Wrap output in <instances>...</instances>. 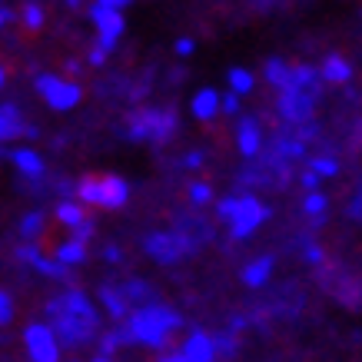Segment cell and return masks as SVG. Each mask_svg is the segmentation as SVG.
Segmentation results:
<instances>
[{
    "label": "cell",
    "mask_w": 362,
    "mask_h": 362,
    "mask_svg": "<svg viewBox=\"0 0 362 362\" xmlns=\"http://www.w3.org/2000/svg\"><path fill=\"white\" fill-rule=\"evenodd\" d=\"M47 319H50V329L57 332L60 346H83L100 329L97 306L80 289H66L64 296L50 299L47 303Z\"/></svg>",
    "instance_id": "obj_1"
},
{
    "label": "cell",
    "mask_w": 362,
    "mask_h": 362,
    "mask_svg": "<svg viewBox=\"0 0 362 362\" xmlns=\"http://www.w3.org/2000/svg\"><path fill=\"white\" fill-rule=\"evenodd\" d=\"M133 332V342H143L150 349H163L166 339L180 329V313H173L163 303H150V306H136L127 319Z\"/></svg>",
    "instance_id": "obj_2"
},
{
    "label": "cell",
    "mask_w": 362,
    "mask_h": 362,
    "mask_svg": "<svg viewBox=\"0 0 362 362\" xmlns=\"http://www.w3.org/2000/svg\"><path fill=\"white\" fill-rule=\"evenodd\" d=\"M216 213H220V220L230 223V233L236 240L252 236L269 220V206H263L256 197H226V199H220Z\"/></svg>",
    "instance_id": "obj_3"
},
{
    "label": "cell",
    "mask_w": 362,
    "mask_h": 362,
    "mask_svg": "<svg viewBox=\"0 0 362 362\" xmlns=\"http://www.w3.org/2000/svg\"><path fill=\"white\" fill-rule=\"evenodd\" d=\"M127 133L130 140H143V143H166L176 133V113L170 107H146L136 110L127 120Z\"/></svg>",
    "instance_id": "obj_4"
},
{
    "label": "cell",
    "mask_w": 362,
    "mask_h": 362,
    "mask_svg": "<svg viewBox=\"0 0 362 362\" xmlns=\"http://www.w3.org/2000/svg\"><path fill=\"white\" fill-rule=\"evenodd\" d=\"M143 250H146V256H150V259H156V263L170 266V263H176V259H183L187 252L197 250V243L189 240L187 233H170V230H163V233H153V236H146Z\"/></svg>",
    "instance_id": "obj_5"
},
{
    "label": "cell",
    "mask_w": 362,
    "mask_h": 362,
    "mask_svg": "<svg viewBox=\"0 0 362 362\" xmlns=\"http://www.w3.org/2000/svg\"><path fill=\"white\" fill-rule=\"evenodd\" d=\"M37 93L44 97V103L50 110H74L80 100H83V90L74 83V80H64V77H54V74H40L37 77Z\"/></svg>",
    "instance_id": "obj_6"
},
{
    "label": "cell",
    "mask_w": 362,
    "mask_h": 362,
    "mask_svg": "<svg viewBox=\"0 0 362 362\" xmlns=\"http://www.w3.org/2000/svg\"><path fill=\"white\" fill-rule=\"evenodd\" d=\"M23 346L30 362H60V339L50 329V322H30L23 329Z\"/></svg>",
    "instance_id": "obj_7"
},
{
    "label": "cell",
    "mask_w": 362,
    "mask_h": 362,
    "mask_svg": "<svg viewBox=\"0 0 362 362\" xmlns=\"http://www.w3.org/2000/svg\"><path fill=\"white\" fill-rule=\"evenodd\" d=\"M90 21H93V27H97V47L110 54L113 47H117V40L123 37V30H127L123 13L110 11V7H103V4L93 0V4H90Z\"/></svg>",
    "instance_id": "obj_8"
},
{
    "label": "cell",
    "mask_w": 362,
    "mask_h": 362,
    "mask_svg": "<svg viewBox=\"0 0 362 362\" xmlns=\"http://www.w3.org/2000/svg\"><path fill=\"white\" fill-rule=\"evenodd\" d=\"M316 110V93L306 90H279V117L286 123H309Z\"/></svg>",
    "instance_id": "obj_9"
},
{
    "label": "cell",
    "mask_w": 362,
    "mask_h": 362,
    "mask_svg": "<svg viewBox=\"0 0 362 362\" xmlns=\"http://www.w3.org/2000/svg\"><path fill=\"white\" fill-rule=\"evenodd\" d=\"M127 199H130V183L123 176H117V173L100 176V206L120 209V206H127Z\"/></svg>",
    "instance_id": "obj_10"
},
{
    "label": "cell",
    "mask_w": 362,
    "mask_h": 362,
    "mask_svg": "<svg viewBox=\"0 0 362 362\" xmlns=\"http://www.w3.org/2000/svg\"><path fill=\"white\" fill-rule=\"evenodd\" d=\"M17 259H23V263H30L37 273H44L47 279H66V266L57 263V259H47L44 252L37 250L33 243H23L21 250H17Z\"/></svg>",
    "instance_id": "obj_11"
},
{
    "label": "cell",
    "mask_w": 362,
    "mask_h": 362,
    "mask_svg": "<svg viewBox=\"0 0 362 362\" xmlns=\"http://www.w3.org/2000/svg\"><path fill=\"white\" fill-rule=\"evenodd\" d=\"M180 352H183L189 362H216L220 359V356H216V342H213V336H206L203 329L189 332L187 342L180 346Z\"/></svg>",
    "instance_id": "obj_12"
},
{
    "label": "cell",
    "mask_w": 362,
    "mask_h": 362,
    "mask_svg": "<svg viewBox=\"0 0 362 362\" xmlns=\"http://www.w3.org/2000/svg\"><path fill=\"white\" fill-rule=\"evenodd\" d=\"M189 110H193V117L203 123H209L216 113H223V93H216L213 87H203L193 93V100H189Z\"/></svg>",
    "instance_id": "obj_13"
},
{
    "label": "cell",
    "mask_w": 362,
    "mask_h": 362,
    "mask_svg": "<svg viewBox=\"0 0 362 362\" xmlns=\"http://www.w3.org/2000/svg\"><path fill=\"white\" fill-rule=\"evenodd\" d=\"M236 146H240L243 156H256L263 150V133H259V123L256 120H243L240 130H236Z\"/></svg>",
    "instance_id": "obj_14"
},
{
    "label": "cell",
    "mask_w": 362,
    "mask_h": 362,
    "mask_svg": "<svg viewBox=\"0 0 362 362\" xmlns=\"http://www.w3.org/2000/svg\"><path fill=\"white\" fill-rule=\"evenodd\" d=\"M100 306L107 309L113 319H127L130 313V299L123 293V286H100Z\"/></svg>",
    "instance_id": "obj_15"
},
{
    "label": "cell",
    "mask_w": 362,
    "mask_h": 362,
    "mask_svg": "<svg viewBox=\"0 0 362 362\" xmlns=\"http://www.w3.org/2000/svg\"><path fill=\"white\" fill-rule=\"evenodd\" d=\"M21 133H27V127H23V117H21V110H17L13 103H0V143H11V140H17Z\"/></svg>",
    "instance_id": "obj_16"
},
{
    "label": "cell",
    "mask_w": 362,
    "mask_h": 362,
    "mask_svg": "<svg viewBox=\"0 0 362 362\" xmlns=\"http://www.w3.org/2000/svg\"><path fill=\"white\" fill-rule=\"evenodd\" d=\"M319 77L326 80V83H349L352 80V64L339 54H329L326 60H322V66H319Z\"/></svg>",
    "instance_id": "obj_17"
},
{
    "label": "cell",
    "mask_w": 362,
    "mask_h": 362,
    "mask_svg": "<svg viewBox=\"0 0 362 362\" xmlns=\"http://www.w3.org/2000/svg\"><path fill=\"white\" fill-rule=\"evenodd\" d=\"M11 160H13V166H17L23 176H40V173L47 170L44 156L37 153V150H30V146H21V150H13Z\"/></svg>",
    "instance_id": "obj_18"
},
{
    "label": "cell",
    "mask_w": 362,
    "mask_h": 362,
    "mask_svg": "<svg viewBox=\"0 0 362 362\" xmlns=\"http://www.w3.org/2000/svg\"><path fill=\"white\" fill-rule=\"evenodd\" d=\"M269 276H273V256H259V259H252L243 269V283L250 286V289H259V286L269 283Z\"/></svg>",
    "instance_id": "obj_19"
},
{
    "label": "cell",
    "mask_w": 362,
    "mask_h": 362,
    "mask_svg": "<svg viewBox=\"0 0 362 362\" xmlns=\"http://www.w3.org/2000/svg\"><path fill=\"white\" fill-rule=\"evenodd\" d=\"M319 70H313L309 64H299L293 66V77H289V83H286L283 90H306V93H316L319 90Z\"/></svg>",
    "instance_id": "obj_20"
},
{
    "label": "cell",
    "mask_w": 362,
    "mask_h": 362,
    "mask_svg": "<svg viewBox=\"0 0 362 362\" xmlns=\"http://www.w3.org/2000/svg\"><path fill=\"white\" fill-rule=\"evenodd\" d=\"M54 259H57V263H64L66 269H70V266H77V263H83V259H87V243H80V240H64L60 246H57Z\"/></svg>",
    "instance_id": "obj_21"
},
{
    "label": "cell",
    "mask_w": 362,
    "mask_h": 362,
    "mask_svg": "<svg viewBox=\"0 0 362 362\" xmlns=\"http://www.w3.org/2000/svg\"><path fill=\"white\" fill-rule=\"evenodd\" d=\"M263 70H266V80H269L273 87H279V90H283L286 83H289V77H293V66L286 64V60H279V57H269Z\"/></svg>",
    "instance_id": "obj_22"
},
{
    "label": "cell",
    "mask_w": 362,
    "mask_h": 362,
    "mask_svg": "<svg viewBox=\"0 0 362 362\" xmlns=\"http://www.w3.org/2000/svg\"><path fill=\"white\" fill-rule=\"evenodd\" d=\"M226 80H230V90L236 93V97H246V93L256 87V77H252L246 66H233L230 74H226Z\"/></svg>",
    "instance_id": "obj_23"
},
{
    "label": "cell",
    "mask_w": 362,
    "mask_h": 362,
    "mask_svg": "<svg viewBox=\"0 0 362 362\" xmlns=\"http://www.w3.org/2000/svg\"><path fill=\"white\" fill-rule=\"evenodd\" d=\"M47 226V216L40 213V209H30V213H23L21 216V236L23 240H37L40 233H44Z\"/></svg>",
    "instance_id": "obj_24"
},
{
    "label": "cell",
    "mask_w": 362,
    "mask_h": 362,
    "mask_svg": "<svg viewBox=\"0 0 362 362\" xmlns=\"http://www.w3.org/2000/svg\"><path fill=\"white\" fill-rule=\"evenodd\" d=\"M57 220L64 223V226H70V230H77L80 223H87V216H83V206L64 199V203H57Z\"/></svg>",
    "instance_id": "obj_25"
},
{
    "label": "cell",
    "mask_w": 362,
    "mask_h": 362,
    "mask_svg": "<svg viewBox=\"0 0 362 362\" xmlns=\"http://www.w3.org/2000/svg\"><path fill=\"white\" fill-rule=\"evenodd\" d=\"M276 153H279V160H299V156L306 153V143L303 140H279L276 143Z\"/></svg>",
    "instance_id": "obj_26"
},
{
    "label": "cell",
    "mask_w": 362,
    "mask_h": 362,
    "mask_svg": "<svg viewBox=\"0 0 362 362\" xmlns=\"http://www.w3.org/2000/svg\"><path fill=\"white\" fill-rule=\"evenodd\" d=\"M309 170H313L319 180H326V176H336V173H339V160H332V156H316V160L309 163Z\"/></svg>",
    "instance_id": "obj_27"
},
{
    "label": "cell",
    "mask_w": 362,
    "mask_h": 362,
    "mask_svg": "<svg viewBox=\"0 0 362 362\" xmlns=\"http://www.w3.org/2000/svg\"><path fill=\"white\" fill-rule=\"evenodd\" d=\"M123 293H127V299H130V303L150 306V289H146V283H140V279H133V283H127V286H123Z\"/></svg>",
    "instance_id": "obj_28"
},
{
    "label": "cell",
    "mask_w": 362,
    "mask_h": 362,
    "mask_svg": "<svg viewBox=\"0 0 362 362\" xmlns=\"http://www.w3.org/2000/svg\"><path fill=\"white\" fill-rule=\"evenodd\" d=\"M326 206H329V199L322 197V193H309L306 197V203H303V209H306L309 216H316V220H322V213H326Z\"/></svg>",
    "instance_id": "obj_29"
},
{
    "label": "cell",
    "mask_w": 362,
    "mask_h": 362,
    "mask_svg": "<svg viewBox=\"0 0 362 362\" xmlns=\"http://www.w3.org/2000/svg\"><path fill=\"white\" fill-rule=\"evenodd\" d=\"M21 21L30 27V30H40L44 27V11L37 7V4H23V11H21Z\"/></svg>",
    "instance_id": "obj_30"
},
{
    "label": "cell",
    "mask_w": 362,
    "mask_h": 362,
    "mask_svg": "<svg viewBox=\"0 0 362 362\" xmlns=\"http://www.w3.org/2000/svg\"><path fill=\"white\" fill-rule=\"evenodd\" d=\"M209 199H213V189H209L206 183H193V187H189V203H193V206H206Z\"/></svg>",
    "instance_id": "obj_31"
},
{
    "label": "cell",
    "mask_w": 362,
    "mask_h": 362,
    "mask_svg": "<svg viewBox=\"0 0 362 362\" xmlns=\"http://www.w3.org/2000/svg\"><path fill=\"white\" fill-rule=\"evenodd\" d=\"M13 322V299L0 289V326H11Z\"/></svg>",
    "instance_id": "obj_32"
},
{
    "label": "cell",
    "mask_w": 362,
    "mask_h": 362,
    "mask_svg": "<svg viewBox=\"0 0 362 362\" xmlns=\"http://www.w3.org/2000/svg\"><path fill=\"white\" fill-rule=\"evenodd\" d=\"M213 342H216V356H233L236 352V339L233 336H213Z\"/></svg>",
    "instance_id": "obj_33"
},
{
    "label": "cell",
    "mask_w": 362,
    "mask_h": 362,
    "mask_svg": "<svg viewBox=\"0 0 362 362\" xmlns=\"http://www.w3.org/2000/svg\"><path fill=\"white\" fill-rule=\"evenodd\" d=\"M173 50H176V57H189L193 50H197V44H193L189 37H180V40L173 44Z\"/></svg>",
    "instance_id": "obj_34"
},
{
    "label": "cell",
    "mask_w": 362,
    "mask_h": 362,
    "mask_svg": "<svg viewBox=\"0 0 362 362\" xmlns=\"http://www.w3.org/2000/svg\"><path fill=\"white\" fill-rule=\"evenodd\" d=\"M90 236H93V223H90V220H87V223H80L77 230L70 233V240H80V243H87Z\"/></svg>",
    "instance_id": "obj_35"
},
{
    "label": "cell",
    "mask_w": 362,
    "mask_h": 362,
    "mask_svg": "<svg viewBox=\"0 0 362 362\" xmlns=\"http://www.w3.org/2000/svg\"><path fill=\"white\" fill-rule=\"evenodd\" d=\"M240 110V97H236V93H223V113H236Z\"/></svg>",
    "instance_id": "obj_36"
},
{
    "label": "cell",
    "mask_w": 362,
    "mask_h": 362,
    "mask_svg": "<svg viewBox=\"0 0 362 362\" xmlns=\"http://www.w3.org/2000/svg\"><path fill=\"white\" fill-rule=\"evenodd\" d=\"M299 183H303V187H306L309 193H316V187H319V176L313 173V170H306V173L299 176Z\"/></svg>",
    "instance_id": "obj_37"
},
{
    "label": "cell",
    "mask_w": 362,
    "mask_h": 362,
    "mask_svg": "<svg viewBox=\"0 0 362 362\" xmlns=\"http://www.w3.org/2000/svg\"><path fill=\"white\" fill-rule=\"evenodd\" d=\"M183 166H187V170H199V166H203V153H199V150L187 153L183 156Z\"/></svg>",
    "instance_id": "obj_38"
},
{
    "label": "cell",
    "mask_w": 362,
    "mask_h": 362,
    "mask_svg": "<svg viewBox=\"0 0 362 362\" xmlns=\"http://www.w3.org/2000/svg\"><path fill=\"white\" fill-rule=\"evenodd\" d=\"M349 216L352 220H362V187H359V193H356L352 203H349Z\"/></svg>",
    "instance_id": "obj_39"
},
{
    "label": "cell",
    "mask_w": 362,
    "mask_h": 362,
    "mask_svg": "<svg viewBox=\"0 0 362 362\" xmlns=\"http://www.w3.org/2000/svg\"><path fill=\"white\" fill-rule=\"evenodd\" d=\"M11 21H17V13H13L11 7H4V4H0V30H4Z\"/></svg>",
    "instance_id": "obj_40"
},
{
    "label": "cell",
    "mask_w": 362,
    "mask_h": 362,
    "mask_svg": "<svg viewBox=\"0 0 362 362\" xmlns=\"http://www.w3.org/2000/svg\"><path fill=\"white\" fill-rule=\"evenodd\" d=\"M90 64H93V66H103V64H107V50L93 47V54H90Z\"/></svg>",
    "instance_id": "obj_41"
},
{
    "label": "cell",
    "mask_w": 362,
    "mask_h": 362,
    "mask_svg": "<svg viewBox=\"0 0 362 362\" xmlns=\"http://www.w3.org/2000/svg\"><path fill=\"white\" fill-rule=\"evenodd\" d=\"M97 4H103V7H110V11H117V13H120L123 7L130 4V0H97Z\"/></svg>",
    "instance_id": "obj_42"
},
{
    "label": "cell",
    "mask_w": 362,
    "mask_h": 362,
    "mask_svg": "<svg viewBox=\"0 0 362 362\" xmlns=\"http://www.w3.org/2000/svg\"><path fill=\"white\" fill-rule=\"evenodd\" d=\"M306 259L309 263H322V250L319 246H306Z\"/></svg>",
    "instance_id": "obj_43"
},
{
    "label": "cell",
    "mask_w": 362,
    "mask_h": 362,
    "mask_svg": "<svg viewBox=\"0 0 362 362\" xmlns=\"http://www.w3.org/2000/svg\"><path fill=\"white\" fill-rule=\"evenodd\" d=\"M103 256H107V263H120V250H117V246H107Z\"/></svg>",
    "instance_id": "obj_44"
},
{
    "label": "cell",
    "mask_w": 362,
    "mask_h": 362,
    "mask_svg": "<svg viewBox=\"0 0 362 362\" xmlns=\"http://www.w3.org/2000/svg\"><path fill=\"white\" fill-rule=\"evenodd\" d=\"M160 362H189L187 356H183V352H170V356H163V359Z\"/></svg>",
    "instance_id": "obj_45"
},
{
    "label": "cell",
    "mask_w": 362,
    "mask_h": 362,
    "mask_svg": "<svg viewBox=\"0 0 362 362\" xmlns=\"http://www.w3.org/2000/svg\"><path fill=\"white\" fill-rule=\"evenodd\" d=\"M4 83H7V70H4V64H0V90H4Z\"/></svg>",
    "instance_id": "obj_46"
},
{
    "label": "cell",
    "mask_w": 362,
    "mask_h": 362,
    "mask_svg": "<svg viewBox=\"0 0 362 362\" xmlns=\"http://www.w3.org/2000/svg\"><path fill=\"white\" fill-rule=\"evenodd\" d=\"M90 362H113V359H110V356H100V352H97V356H93Z\"/></svg>",
    "instance_id": "obj_47"
},
{
    "label": "cell",
    "mask_w": 362,
    "mask_h": 362,
    "mask_svg": "<svg viewBox=\"0 0 362 362\" xmlns=\"http://www.w3.org/2000/svg\"><path fill=\"white\" fill-rule=\"evenodd\" d=\"M66 4H70V7H80V0H66Z\"/></svg>",
    "instance_id": "obj_48"
},
{
    "label": "cell",
    "mask_w": 362,
    "mask_h": 362,
    "mask_svg": "<svg viewBox=\"0 0 362 362\" xmlns=\"http://www.w3.org/2000/svg\"><path fill=\"white\" fill-rule=\"evenodd\" d=\"M359 127H362V123H359Z\"/></svg>",
    "instance_id": "obj_49"
},
{
    "label": "cell",
    "mask_w": 362,
    "mask_h": 362,
    "mask_svg": "<svg viewBox=\"0 0 362 362\" xmlns=\"http://www.w3.org/2000/svg\"><path fill=\"white\" fill-rule=\"evenodd\" d=\"M74 362H77V359H74Z\"/></svg>",
    "instance_id": "obj_50"
}]
</instances>
